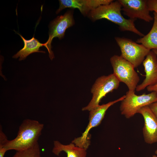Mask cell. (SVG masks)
I'll return each instance as SVG.
<instances>
[{
  "mask_svg": "<svg viewBox=\"0 0 157 157\" xmlns=\"http://www.w3.org/2000/svg\"><path fill=\"white\" fill-rule=\"evenodd\" d=\"M12 157H42L39 144L28 149L17 151Z\"/></svg>",
  "mask_w": 157,
  "mask_h": 157,
  "instance_id": "cell-16",
  "label": "cell"
},
{
  "mask_svg": "<svg viewBox=\"0 0 157 157\" xmlns=\"http://www.w3.org/2000/svg\"><path fill=\"white\" fill-rule=\"evenodd\" d=\"M149 106L157 119V101L151 104Z\"/></svg>",
  "mask_w": 157,
  "mask_h": 157,
  "instance_id": "cell-19",
  "label": "cell"
},
{
  "mask_svg": "<svg viewBox=\"0 0 157 157\" xmlns=\"http://www.w3.org/2000/svg\"><path fill=\"white\" fill-rule=\"evenodd\" d=\"M147 3L149 11L157 14V0H147Z\"/></svg>",
  "mask_w": 157,
  "mask_h": 157,
  "instance_id": "cell-17",
  "label": "cell"
},
{
  "mask_svg": "<svg viewBox=\"0 0 157 157\" xmlns=\"http://www.w3.org/2000/svg\"><path fill=\"white\" fill-rule=\"evenodd\" d=\"M86 151L85 149L77 146L73 143L65 145L56 140L53 142L52 152L57 156L63 151L67 154V157H86Z\"/></svg>",
  "mask_w": 157,
  "mask_h": 157,
  "instance_id": "cell-14",
  "label": "cell"
},
{
  "mask_svg": "<svg viewBox=\"0 0 157 157\" xmlns=\"http://www.w3.org/2000/svg\"><path fill=\"white\" fill-rule=\"evenodd\" d=\"M142 64L145 78L142 83L137 86L136 90L138 92L157 84V56L152 50L147 55Z\"/></svg>",
  "mask_w": 157,
  "mask_h": 157,
  "instance_id": "cell-12",
  "label": "cell"
},
{
  "mask_svg": "<svg viewBox=\"0 0 157 157\" xmlns=\"http://www.w3.org/2000/svg\"><path fill=\"white\" fill-rule=\"evenodd\" d=\"M150 157H157V156L156 155H153L152 156H151Z\"/></svg>",
  "mask_w": 157,
  "mask_h": 157,
  "instance_id": "cell-20",
  "label": "cell"
},
{
  "mask_svg": "<svg viewBox=\"0 0 157 157\" xmlns=\"http://www.w3.org/2000/svg\"><path fill=\"white\" fill-rule=\"evenodd\" d=\"M112 0H60L59 6L56 14L66 8H77L84 16H88L90 12L101 6L108 4Z\"/></svg>",
  "mask_w": 157,
  "mask_h": 157,
  "instance_id": "cell-10",
  "label": "cell"
},
{
  "mask_svg": "<svg viewBox=\"0 0 157 157\" xmlns=\"http://www.w3.org/2000/svg\"><path fill=\"white\" fill-rule=\"evenodd\" d=\"M121 101L119 109L121 114L126 118L133 116L141 108L157 101V95L154 92L137 95L135 91L128 90Z\"/></svg>",
  "mask_w": 157,
  "mask_h": 157,
  "instance_id": "cell-4",
  "label": "cell"
},
{
  "mask_svg": "<svg viewBox=\"0 0 157 157\" xmlns=\"http://www.w3.org/2000/svg\"><path fill=\"white\" fill-rule=\"evenodd\" d=\"M44 125L36 120L26 119L20 125L16 137L8 140L4 145L7 151L22 150L31 148L38 144Z\"/></svg>",
  "mask_w": 157,
  "mask_h": 157,
  "instance_id": "cell-2",
  "label": "cell"
},
{
  "mask_svg": "<svg viewBox=\"0 0 157 157\" xmlns=\"http://www.w3.org/2000/svg\"><path fill=\"white\" fill-rule=\"evenodd\" d=\"M122 6L118 0L100 6L90 11L88 15L92 21H95L106 19L118 25L121 31H129L141 36L144 35L136 27L134 22L136 20L125 18L121 13Z\"/></svg>",
  "mask_w": 157,
  "mask_h": 157,
  "instance_id": "cell-1",
  "label": "cell"
},
{
  "mask_svg": "<svg viewBox=\"0 0 157 157\" xmlns=\"http://www.w3.org/2000/svg\"><path fill=\"white\" fill-rule=\"evenodd\" d=\"M123 95L113 101L107 104L99 105L90 110L89 113V122L85 131L81 136L75 138L72 143L78 147L87 150L90 145V135L89 132L92 128L99 125L104 117L108 109L114 104L122 101L125 98Z\"/></svg>",
  "mask_w": 157,
  "mask_h": 157,
  "instance_id": "cell-6",
  "label": "cell"
},
{
  "mask_svg": "<svg viewBox=\"0 0 157 157\" xmlns=\"http://www.w3.org/2000/svg\"><path fill=\"white\" fill-rule=\"evenodd\" d=\"M115 39L120 49V56L132 64L135 68L142 63L151 51L142 44L127 38L115 37Z\"/></svg>",
  "mask_w": 157,
  "mask_h": 157,
  "instance_id": "cell-7",
  "label": "cell"
},
{
  "mask_svg": "<svg viewBox=\"0 0 157 157\" xmlns=\"http://www.w3.org/2000/svg\"><path fill=\"white\" fill-rule=\"evenodd\" d=\"M120 82L113 73L98 78L91 89L92 98L88 105L82 110L90 111L99 105L101 100L107 94L118 88Z\"/></svg>",
  "mask_w": 157,
  "mask_h": 157,
  "instance_id": "cell-5",
  "label": "cell"
},
{
  "mask_svg": "<svg viewBox=\"0 0 157 157\" xmlns=\"http://www.w3.org/2000/svg\"><path fill=\"white\" fill-rule=\"evenodd\" d=\"M73 11L68 10L63 15L58 16L50 23L49 26V38L47 43V47L50 59L54 58L51 50V43L53 38H58L59 39L64 37L66 30L75 24L73 17Z\"/></svg>",
  "mask_w": 157,
  "mask_h": 157,
  "instance_id": "cell-8",
  "label": "cell"
},
{
  "mask_svg": "<svg viewBox=\"0 0 157 157\" xmlns=\"http://www.w3.org/2000/svg\"><path fill=\"white\" fill-rule=\"evenodd\" d=\"M110 61L113 74L120 82L125 84L129 90L135 91L140 78L133 65L120 55H114Z\"/></svg>",
  "mask_w": 157,
  "mask_h": 157,
  "instance_id": "cell-3",
  "label": "cell"
},
{
  "mask_svg": "<svg viewBox=\"0 0 157 157\" xmlns=\"http://www.w3.org/2000/svg\"><path fill=\"white\" fill-rule=\"evenodd\" d=\"M155 153L156 155L157 156V149H156L155 151Z\"/></svg>",
  "mask_w": 157,
  "mask_h": 157,
  "instance_id": "cell-21",
  "label": "cell"
},
{
  "mask_svg": "<svg viewBox=\"0 0 157 157\" xmlns=\"http://www.w3.org/2000/svg\"><path fill=\"white\" fill-rule=\"evenodd\" d=\"M124 14L129 19L137 18L150 22L154 17L149 14L147 0H118Z\"/></svg>",
  "mask_w": 157,
  "mask_h": 157,
  "instance_id": "cell-9",
  "label": "cell"
},
{
  "mask_svg": "<svg viewBox=\"0 0 157 157\" xmlns=\"http://www.w3.org/2000/svg\"><path fill=\"white\" fill-rule=\"evenodd\" d=\"M138 113L144 120L143 134L145 142L149 144L157 142V119L149 106L142 107Z\"/></svg>",
  "mask_w": 157,
  "mask_h": 157,
  "instance_id": "cell-11",
  "label": "cell"
},
{
  "mask_svg": "<svg viewBox=\"0 0 157 157\" xmlns=\"http://www.w3.org/2000/svg\"><path fill=\"white\" fill-rule=\"evenodd\" d=\"M152 50L157 56V49H153ZM147 89L149 92H155L157 95V84L149 86L147 88Z\"/></svg>",
  "mask_w": 157,
  "mask_h": 157,
  "instance_id": "cell-18",
  "label": "cell"
},
{
  "mask_svg": "<svg viewBox=\"0 0 157 157\" xmlns=\"http://www.w3.org/2000/svg\"><path fill=\"white\" fill-rule=\"evenodd\" d=\"M153 14L154 22L151 30L146 35L136 41L150 50L157 49V14L155 12Z\"/></svg>",
  "mask_w": 157,
  "mask_h": 157,
  "instance_id": "cell-15",
  "label": "cell"
},
{
  "mask_svg": "<svg viewBox=\"0 0 157 157\" xmlns=\"http://www.w3.org/2000/svg\"><path fill=\"white\" fill-rule=\"evenodd\" d=\"M20 36L24 44V47L13 57L17 58L19 57V60H24L30 54L35 52H41L45 53V52L39 51L40 47L44 46L47 47L46 42L43 44L39 42L35 39L34 36L30 39L27 40L25 39L21 35L17 33Z\"/></svg>",
  "mask_w": 157,
  "mask_h": 157,
  "instance_id": "cell-13",
  "label": "cell"
}]
</instances>
